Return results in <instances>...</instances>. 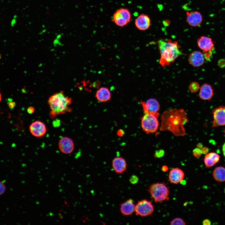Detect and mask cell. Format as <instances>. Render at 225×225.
Returning <instances> with one entry per match:
<instances>
[{
  "mask_svg": "<svg viewBox=\"0 0 225 225\" xmlns=\"http://www.w3.org/2000/svg\"><path fill=\"white\" fill-rule=\"evenodd\" d=\"M161 118V131H169L176 136H183L186 135L184 125L188 120L183 109L169 108L163 112Z\"/></svg>",
  "mask_w": 225,
  "mask_h": 225,
  "instance_id": "6da1fadb",
  "label": "cell"
},
{
  "mask_svg": "<svg viewBox=\"0 0 225 225\" xmlns=\"http://www.w3.org/2000/svg\"><path fill=\"white\" fill-rule=\"evenodd\" d=\"M158 45L160 54L159 63L163 67L169 65L183 54L177 41L161 39L158 41Z\"/></svg>",
  "mask_w": 225,
  "mask_h": 225,
  "instance_id": "7a4b0ae2",
  "label": "cell"
},
{
  "mask_svg": "<svg viewBox=\"0 0 225 225\" xmlns=\"http://www.w3.org/2000/svg\"><path fill=\"white\" fill-rule=\"evenodd\" d=\"M72 102V98L66 96L62 91L53 94L48 101L51 110V117L53 118L58 115L65 114L69 110L68 107Z\"/></svg>",
  "mask_w": 225,
  "mask_h": 225,
  "instance_id": "3957f363",
  "label": "cell"
},
{
  "mask_svg": "<svg viewBox=\"0 0 225 225\" xmlns=\"http://www.w3.org/2000/svg\"><path fill=\"white\" fill-rule=\"evenodd\" d=\"M148 191L151 198L156 203H162L169 199V188L165 183H153L150 185Z\"/></svg>",
  "mask_w": 225,
  "mask_h": 225,
  "instance_id": "277c9868",
  "label": "cell"
},
{
  "mask_svg": "<svg viewBox=\"0 0 225 225\" xmlns=\"http://www.w3.org/2000/svg\"><path fill=\"white\" fill-rule=\"evenodd\" d=\"M144 114L141 120V126L142 130L147 134L155 132L159 126L158 118L152 114Z\"/></svg>",
  "mask_w": 225,
  "mask_h": 225,
  "instance_id": "5b68a950",
  "label": "cell"
},
{
  "mask_svg": "<svg viewBox=\"0 0 225 225\" xmlns=\"http://www.w3.org/2000/svg\"><path fill=\"white\" fill-rule=\"evenodd\" d=\"M131 18L130 10L127 8H122L117 9L114 13L112 20L116 25L122 27L131 22Z\"/></svg>",
  "mask_w": 225,
  "mask_h": 225,
  "instance_id": "8992f818",
  "label": "cell"
},
{
  "mask_svg": "<svg viewBox=\"0 0 225 225\" xmlns=\"http://www.w3.org/2000/svg\"><path fill=\"white\" fill-rule=\"evenodd\" d=\"M154 208L151 201L143 199L138 201L135 205V212L136 214L141 217H147L153 212Z\"/></svg>",
  "mask_w": 225,
  "mask_h": 225,
  "instance_id": "52a82bcc",
  "label": "cell"
},
{
  "mask_svg": "<svg viewBox=\"0 0 225 225\" xmlns=\"http://www.w3.org/2000/svg\"><path fill=\"white\" fill-rule=\"evenodd\" d=\"M144 113H148L152 114L158 118L159 116L158 111L160 105L158 101L155 98H151L146 102L140 101Z\"/></svg>",
  "mask_w": 225,
  "mask_h": 225,
  "instance_id": "ba28073f",
  "label": "cell"
},
{
  "mask_svg": "<svg viewBox=\"0 0 225 225\" xmlns=\"http://www.w3.org/2000/svg\"><path fill=\"white\" fill-rule=\"evenodd\" d=\"M212 126L216 127L225 125V106H220L214 109L212 112Z\"/></svg>",
  "mask_w": 225,
  "mask_h": 225,
  "instance_id": "9c48e42d",
  "label": "cell"
},
{
  "mask_svg": "<svg viewBox=\"0 0 225 225\" xmlns=\"http://www.w3.org/2000/svg\"><path fill=\"white\" fill-rule=\"evenodd\" d=\"M58 148L60 151L65 154L72 153L74 149V143L72 140L67 137H63L59 140Z\"/></svg>",
  "mask_w": 225,
  "mask_h": 225,
  "instance_id": "30bf717a",
  "label": "cell"
},
{
  "mask_svg": "<svg viewBox=\"0 0 225 225\" xmlns=\"http://www.w3.org/2000/svg\"><path fill=\"white\" fill-rule=\"evenodd\" d=\"M29 129L31 134L36 137L43 136L47 131L45 124L39 120L36 121L32 123L29 126Z\"/></svg>",
  "mask_w": 225,
  "mask_h": 225,
  "instance_id": "8fae6325",
  "label": "cell"
},
{
  "mask_svg": "<svg viewBox=\"0 0 225 225\" xmlns=\"http://www.w3.org/2000/svg\"><path fill=\"white\" fill-rule=\"evenodd\" d=\"M136 28L141 31L148 29L150 26L151 21L149 16L145 14H141L135 19L134 22Z\"/></svg>",
  "mask_w": 225,
  "mask_h": 225,
  "instance_id": "7c38bea8",
  "label": "cell"
},
{
  "mask_svg": "<svg viewBox=\"0 0 225 225\" xmlns=\"http://www.w3.org/2000/svg\"><path fill=\"white\" fill-rule=\"evenodd\" d=\"M197 43L198 47L204 53L209 51L212 52L214 50L213 43L210 38L201 36L198 38Z\"/></svg>",
  "mask_w": 225,
  "mask_h": 225,
  "instance_id": "4fadbf2b",
  "label": "cell"
},
{
  "mask_svg": "<svg viewBox=\"0 0 225 225\" xmlns=\"http://www.w3.org/2000/svg\"><path fill=\"white\" fill-rule=\"evenodd\" d=\"M189 63L194 67H198L203 64L205 58L203 53L198 51L192 52L189 55L188 58Z\"/></svg>",
  "mask_w": 225,
  "mask_h": 225,
  "instance_id": "5bb4252c",
  "label": "cell"
},
{
  "mask_svg": "<svg viewBox=\"0 0 225 225\" xmlns=\"http://www.w3.org/2000/svg\"><path fill=\"white\" fill-rule=\"evenodd\" d=\"M186 22L191 26L196 27L200 25L202 21L201 13L197 11L186 12Z\"/></svg>",
  "mask_w": 225,
  "mask_h": 225,
  "instance_id": "9a60e30c",
  "label": "cell"
},
{
  "mask_svg": "<svg viewBox=\"0 0 225 225\" xmlns=\"http://www.w3.org/2000/svg\"><path fill=\"white\" fill-rule=\"evenodd\" d=\"M112 166L116 173L122 174L126 170L127 164L124 158L121 157H117L112 160Z\"/></svg>",
  "mask_w": 225,
  "mask_h": 225,
  "instance_id": "2e32d148",
  "label": "cell"
},
{
  "mask_svg": "<svg viewBox=\"0 0 225 225\" xmlns=\"http://www.w3.org/2000/svg\"><path fill=\"white\" fill-rule=\"evenodd\" d=\"M213 95V90L211 85L204 83L200 87L199 95L202 99L210 100L212 98Z\"/></svg>",
  "mask_w": 225,
  "mask_h": 225,
  "instance_id": "e0dca14e",
  "label": "cell"
},
{
  "mask_svg": "<svg viewBox=\"0 0 225 225\" xmlns=\"http://www.w3.org/2000/svg\"><path fill=\"white\" fill-rule=\"evenodd\" d=\"M184 177L183 171L181 169L175 168L172 169L168 175L169 181L173 184H178L183 180Z\"/></svg>",
  "mask_w": 225,
  "mask_h": 225,
  "instance_id": "ac0fdd59",
  "label": "cell"
},
{
  "mask_svg": "<svg viewBox=\"0 0 225 225\" xmlns=\"http://www.w3.org/2000/svg\"><path fill=\"white\" fill-rule=\"evenodd\" d=\"M135 205L133 200L130 199L120 204V211L123 215L129 216L135 212Z\"/></svg>",
  "mask_w": 225,
  "mask_h": 225,
  "instance_id": "d6986e66",
  "label": "cell"
},
{
  "mask_svg": "<svg viewBox=\"0 0 225 225\" xmlns=\"http://www.w3.org/2000/svg\"><path fill=\"white\" fill-rule=\"evenodd\" d=\"M95 96L97 100L101 102L108 101L111 98V92L109 89L106 87H102L98 89Z\"/></svg>",
  "mask_w": 225,
  "mask_h": 225,
  "instance_id": "ffe728a7",
  "label": "cell"
},
{
  "mask_svg": "<svg viewBox=\"0 0 225 225\" xmlns=\"http://www.w3.org/2000/svg\"><path fill=\"white\" fill-rule=\"evenodd\" d=\"M220 156L215 152H210L206 154L204 158L205 166L208 168L214 166L219 161Z\"/></svg>",
  "mask_w": 225,
  "mask_h": 225,
  "instance_id": "44dd1931",
  "label": "cell"
},
{
  "mask_svg": "<svg viewBox=\"0 0 225 225\" xmlns=\"http://www.w3.org/2000/svg\"><path fill=\"white\" fill-rule=\"evenodd\" d=\"M213 176L214 179L217 182H225V168L222 166L216 167L213 171Z\"/></svg>",
  "mask_w": 225,
  "mask_h": 225,
  "instance_id": "7402d4cb",
  "label": "cell"
},
{
  "mask_svg": "<svg viewBox=\"0 0 225 225\" xmlns=\"http://www.w3.org/2000/svg\"><path fill=\"white\" fill-rule=\"evenodd\" d=\"M190 91L192 93L197 92L200 88V86L198 82H193L190 83L189 87Z\"/></svg>",
  "mask_w": 225,
  "mask_h": 225,
  "instance_id": "603a6c76",
  "label": "cell"
},
{
  "mask_svg": "<svg viewBox=\"0 0 225 225\" xmlns=\"http://www.w3.org/2000/svg\"><path fill=\"white\" fill-rule=\"evenodd\" d=\"M170 222L171 225H185L186 224L183 220L179 218H174Z\"/></svg>",
  "mask_w": 225,
  "mask_h": 225,
  "instance_id": "cb8c5ba5",
  "label": "cell"
},
{
  "mask_svg": "<svg viewBox=\"0 0 225 225\" xmlns=\"http://www.w3.org/2000/svg\"><path fill=\"white\" fill-rule=\"evenodd\" d=\"M202 154L201 150L197 148H195L192 151V155L196 158H200Z\"/></svg>",
  "mask_w": 225,
  "mask_h": 225,
  "instance_id": "d4e9b609",
  "label": "cell"
},
{
  "mask_svg": "<svg viewBox=\"0 0 225 225\" xmlns=\"http://www.w3.org/2000/svg\"><path fill=\"white\" fill-rule=\"evenodd\" d=\"M165 153V152L163 149H160L155 151L154 154L155 158H160L163 156Z\"/></svg>",
  "mask_w": 225,
  "mask_h": 225,
  "instance_id": "484cf974",
  "label": "cell"
},
{
  "mask_svg": "<svg viewBox=\"0 0 225 225\" xmlns=\"http://www.w3.org/2000/svg\"><path fill=\"white\" fill-rule=\"evenodd\" d=\"M203 54L205 59L207 61H210L212 58V51L204 52Z\"/></svg>",
  "mask_w": 225,
  "mask_h": 225,
  "instance_id": "4316f807",
  "label": "cell"
},
{
  "mask_svg": "<svg viewBox=\"0 0 225 225\" xmlns=\"http://www.w3.org/2000/svg\"><path fill=\"white\" fill-rule=\"evenodd\" d=\"M138 178L137 176L133 175L130 177L129 181L131 183L135 184L138 182Z\"/></svg>",
  "mask_w": 225,
  "mask_h": 225,
  "instance_id": "83f0119b",
  "label": "cell"
},
{
  "mask_svg": "<svg viewBox=\"0 0 225 225\" xmlns=\"http://www.w3.org/2000/svg\"><path fill=\"white\" fill-rule=\"evenodd\" d=\"M6 190V186L4 184L0 181V195L2 194Z\"/></svg>",
  "mask_w": 225,
  "mask_h": 225,
  "instance_id": "f1b7e54d",
  "label": "cell"
},
{
  "mask_svg": "<svg viewBox=\"0 0 225 225\" xmlns=\"http://www.w3.org/2000/svg\"><path fill=\"white\" fill-rule=\"evenodd\" d=\"M8 106L11 110L13 109L16 106V104L15 102L11 100L8 102Z\"/></svg>",
  "mask_w": 225,
  "mask_h": 225,
  "instance_id": "f546056e",
  "label": "cell"
},
{
  "mask_svg": "<svg viewBox=\"0 0 225 225\" xmlns=\"http://www.w3.org/2000/svg\"><path fill=\"white\" fill-rule=\"evenodd\" d=\"M218 65L220 68H224L225 67V60L221 59L218 62Z\"/></svg>",
  "mask_w": 225,
  "mask_h": 225,
  "instance_id": "4dcf8cb0",
  "label": "cell"
},
{
  "mask_svg": "<svg viewBox=\"0 0 225 225\" xmlns=\"http://www.w3.org/2000/svg\"><path fill=\"white\" fill-rule=\"evenodd\" d=\"M27 111L28 113L32 114L34 112L35 108L32 106H30L28 108Z\"/></svg>",
  "mask_w": 225,
  "mask_h": 225,
  "instance_id": "1f68e13d",
  "label": "cell"
},
{
  "mask_svg": "<svg viewBox=\"0 0 225 225\" xmlns=\"http://www.w3.org/2000/svg\"><path fill=\"white\" fill-rule=\"evenodd\" d=\"M201 150L202 154H206L208 153L209 150L208 148L206 147H203Z\"/></svg>",
  "mask_w": 225,
  "mask_h": 225,
  "instance_id": "d6a6232c",
  "label": "cell"
},
{
  "mask_svg": "<svg viewBox=\"0 0 225 225\" xmlns=\"http://www.w3.org/2000/svg\"><path fill=\"white\" fill-rule=\"evenodd\" d=\"M124 131L122 129H119L117 131V135L119 137H122L124 134Z\"/></svg>",
  "mask_w": 225,
  "mask_h": 225,
  "instance_id": "836d02e7",
  "label": "cell"
},
{
  "mask_svg": "<svg viewBox=\"0 0 225 225\" xmlns=\"http://www.w3.org/2000/svg\"><path fill=\"white\" fill-rule=\"evenodd\" d=\"M211 222L208 219H205L202 222V224L203 225H210L211 224Z\"/></svg>",
  "mask_w": 225,
  "mask_h": 225,
  "instance_id": "e575fe53",
  "label": "cell"
},
{
  "mask_svg": "<svg viewBox=\"0 0 225 225\" xmlns=\"http://www.w3.org/2000/svg\"><path fill=\"white\" fill-rule=\"evenodd\" d=\"M168 169V168L167 165H164L162 167V170L163 172H167Z\"/></svg>",
  "mask_w": 225,
  "mask_h": 225,
  "instance_id": "d590c367",
  "label": "cell"
},
{
  "mask_svg": "<svg viewBox=\"0 0 225 225\" xmlns=\"http://www.w3.org/2000/svg\"><path fill=\"white\" fill-rule=\"evenodd\" d=\"M203 147V145H202V144L201 143H198V144H197V145H196L197 148L200 149H201Z\"/></svg>",
  "mask_w": 225,
  "mask_h": 225,
  "instance_id": "8d00e7d4",
  "label": "cell"
},
{
  "mask_svg": "<svg viewBox=\"0 0 225 225\" xmlns=\"http://www.w3.org/2000/svg\"><path fill=\"white\" fill-rule=\"evenodd\" d=\"M222 151L223 152V155L224 157H225V142L223 145L222 147Z\"/></svg>",
  "mask_w": 225,
  "mask_h": 225,
  "instance_id": "74e56055",
  "label": "cell"
},
{
  "mask_svg": "<svg viewBox=\"0 0 225 225\" xmlns=\"http://www.w3.org/2000/svg\"><path fill=\"white\" fill-rule=\"evenodd\" d=\"M180 183L182 184L185 185L186 184V182L185 180H182L180 182Z\"/></svg>",
  "mask_w": 225,
  "mask_h": 225,
  "instance_id": "f35d334b",
  "label": "cell"
},
{
  "mask_svg": "<svg viewBox=\"0 0 225 225\" xmlns=\"http://www.w3.org/2000/svg\"><path fill=\"white\" fill-rule=\"evenodd\" d=\"M2 95H1V93L0 91V102L2 100Z\"/></svg>",
  "mask_w": 225,
  "mask_h": 225,
  "instance_id": "ab89813d",
  "label": "cell"
},
{
  "mask_svg": "<svg viewBox=\"0 0 225 225\" xmlns=\"http://www.w3.org/2000/svg\"><path fill=\"white\" fill-rule=\"evenodd\" d=\"M1 58V54H0V59Z\"/></svg>",
  "mask_w": 225,
  "mask_h": 225,
  "instance_id": "60d3db41",
  "label": "cell"
},
{
  "mask_svg": "<svg viewBox=\"0 0 225 225\" xmlns=\"http://www.w3.org/2000/svg\"><path fill=\"white\" fill-rule=\"evenodd\" d=\"M224 132H225V130H224Z\"/></svg>",
  "mask_w": 225,
  "mask_h": 225,
  "instance_id": "b9f144b4",
  "label": "cell"
},
{
  "mask_svg": "<svg viewBox=\"0 0 225 225\" xmlns=\"http://www.w3.org/2000/svg\"><path fill=\"white\" fill-rule=\"evenodd\" d=\"M224 191H225V190H224Z\"/></svg>",
  "mask_w": 225,
  "mask_h": 225,
  "instance_id": "7bdbcfd3",
  "label": "cell"
}]
</instances>
